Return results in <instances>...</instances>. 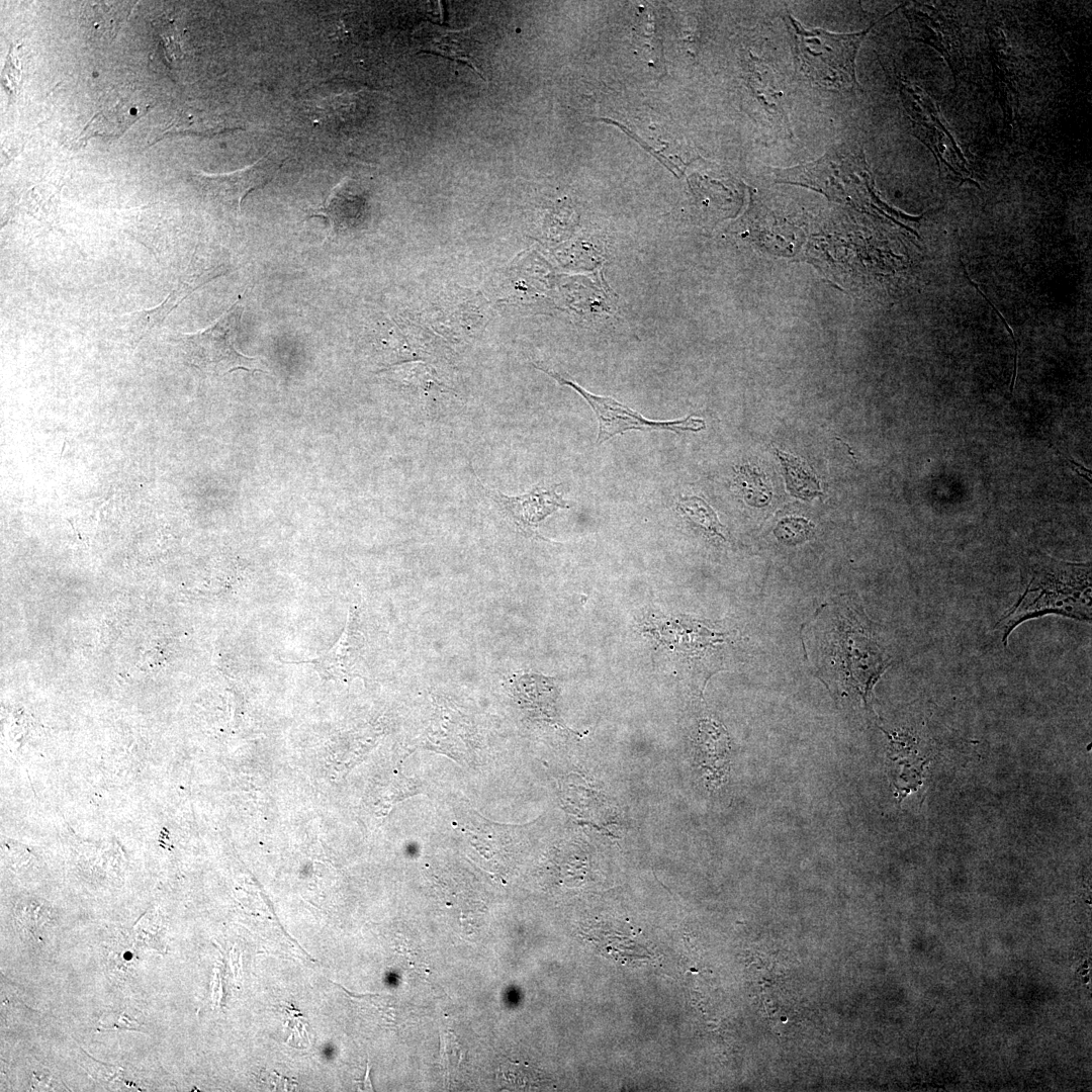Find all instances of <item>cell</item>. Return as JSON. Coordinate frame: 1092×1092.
Masks as SVG:
<instances>
[{
	"label": "cell",
	"instance_id": "obj_1",
	"mask_svg": "<svg viewBox=\"0 0 1092 1092\" xmlns=\"http://www.w3.org/2000/svg\"><path fill=\"white\" fill-rule=\"evenodd\" d=\"M1022 573L1023 589L994 627L1005 646L1015 628L1035 618L1059 615L1091 622L1090 563L1068 562L1038 552L1028 558Z\"/></svg>",
	"mask_w": 1092,
	"mask_h": 1092
},
{
	"label": "cell",
	"instance_id": "obj_2",
	"mask_svg": "<svg viewBox=\"0 0 1092 1092\" xmlns=\"http://www.w3.org/2000/svg\"><path fill=\"white\" fill-rule=\"evenodd\" d=\"M795 55L802 74L813 84L830 90L857 85L855 56L872 26L855 33H832L807 29L789 15Z\"/></svg>",
	"mask_w": 1092,
	"mask_h": 1092
},
{
	"label": "cell",
	"instance_id": "obj_3",
	"mask_svg": "<svg viewBox=\"0 0 1092 1092\" xmlns=\"http://www.w3.org/2000/svg\"><path fill=\"white\" fill-rule=\"evenodd\" d=\"M243 312L244 305L239 299L207 329L183 334L179 345L190 364L212 374L237 369L265 372L258 358L245 356L236 348Z\"/></svg>",
	"mask_w": 1092,
	"mask_h": 1092
},
{
	"label": "cell",
	"instance_id": "obj_4",
	"mask_svg": "<svg viewBox=\"0 0 1092 1092\" xmlns=\"http://www.w3.org/2000/svg\"><path fill=\"white\" fill-rule=\"evenodd\" d=\"M534 366L554 378L560 385H567L576 390L592 406L599 423L596 444L600 445L612 437L622 435L630 430L670 431L679 434L681 432H699L706 427L704 420L693 416L668 422L650 421L616 399L593 394L557 372L535 364Z\"/></svg>",
	"mask_w": 1092,
	"mask_h": 1092
},
{
	"label": "cell",
	"instance_id": "obj_5",
	"mask_svg": "<svg viewBox=\"0 0 1092 1092\" xmlns=\"http://www.w3.org/2000/svg\"><path fill=\"white\" fill-rule=\"evenodd\" d=\"M282 164L270 153L243 169L219 175L200 174L196 180L208 198L240 214L245 197L274 179Z\"/></svg>",
	"mask_w": 1092,
	"mask_h": 1092
},
{
	"label": "cell",
	"instance_id": "obj_6",
	"mask_svg": "<svg viewBox=\"0 0 1092 1092\" xmlns=\"http://www.w3.org/2000/svg\"><path fill=\"white\" fill-rule=\"evenodd\" d=\"M479 483L486 494L510 516L518 528L532 536L537 534L535 528L546 517L559 509L570 507L556 491L558 485L551 487L536 485L525 494L508 496L484 486L480 480Z\"/></svg>",
	"mask_w": 1092,
	"mask_h": 1092
},
{
	"label": "cell",
	"instance_id": "obj_7",
	"mask_svg": "<svg viewBox=\"0 0 1092 1092\" xmlns=\"http://www.w3.org/2000/svg\"><path fill=\"white\" fill-rule=\"evenodd\" d=\"M362 651L363 637L358 630L357 613L351 608L344 631L330 650L312 660L289 663L311 664L323 677L347 679L360 675Z\"/></svg>",
	"mask_w": 1092,
	"mask_h": 1092
},
{
	"label": "cell",
	"instance_id": "obj_8",
	"mask_svg": "<svg viewBox=\"0 0 1092 1092\" xmlns=\"http://www.w3.org/2000/svg\"><path fill=\"white\" fill-rule=\"evenodd\" d=\"M414 38L421 51L464 62L484 78L472 57L473 44L469 29L454 30L424 22L414 32Z\"/></svg>",
	"mask_w": 1092,
	"mask_h": 1092
},
{
	"label": "cell",
	"instance_id": "obj_9",
	"mask_svg": "<svg viewBox=\"0 0 1092 1092\" xmlns=\"http://www.w3.org/2000/svg\"><path fill=\"white\" fill-rule=\"evenodd\" d=\"M224 271L225 270L222 267H218L193 272L187 275L184 280L178 282L177 286L169 293L168 297L161 305L140 312L135 317L129 320L127 327L128 331H133L139 335H143L152 328L159 326L189 294L212 279L221 276Z\"/></svg>",
	"mask_w": 1092,
	"mask_h": 1092
},
{
	"label": "cell",
	"instance_id": "obj_10",
	"mask_svg": "<svg viewBox=\"0 0 1092 1092\" xmlns=\"http://www.w3.org/2000/svg\"><path fill=\"white\" fill-rule=\"evenodd\" d=\"M699 762L712 783H720L728 768L729 737L726 730L711 720H702L698 733Z\"/></svg>",
	"mask_w": 1092,
	"mask_h": 1092
},
{
	"label": "cell",
	"instance_id": "obj_11",
	"mask_svg": "<svg viewBox=\"0 0 1092 1092\" xmlns=\"http://www.w3.org/2000/svg\"><path fill=\"white\" fill-rule=\"evenodd\" d=\"M131 7V2L85 3L81 12L83 26L95 38L108 40L115 36Z\"/></svg>",
	"mask_w": 1092,
	"mask_h": 1092
},
{
	"label": "cell",
	"instance_id": "obj_12",
	"mask_svg": "<svg viewBox=\"0 0 1092 1092\" xmlns=\"http://www.w3.org/2000/svg\"><path fill=\"white\" fill-rule=\"evenodd\" d=\"M341 188L340 183L332 190L321 207L311 209L308 213V217L327 218L334 233L353 226L363 210V200L344 192Z\"/></svg>",
	"mask_w": 1092,
	"mask_h": 1092
},
{
	"label": "cell",
	"instance_id": "obj_13",
	"mask_svg": "<svg viewBox=\"0 0 1092 1092\" xmlns=\"http://www.w3.org/2000/svg\"><path fill=\"white\" fill-rule=\"evenodd\" d=\"M517 693L524 707L545 720H556L555 689L550 678L526 674L517 682Z\"/></svg>",
	"mask_w": 1092,
	"mask_h": 1092
},
{
	"label": "cell",
	"instance_id": "obj_14",
	"mask_svg": "<svg viewBox=\"0 0 1092 1092\" xmlns=\"http://www.w3.org/2000/svg\"><path fill=\"white\" fill-rule=\"evenodd\" d=\"M786 473V483L790 492L801 498L809 499L821 494L819 479L804 461L777 450Z\"/></svg>",
	"mask_w": 1092,
	"mask_h": 1092
},
{
	"label": "cell",
	"instance_id": "obj_15",
	"mask_svg": "<svg viewBox=\"0 0 1092 1092\" xmlns=\"http://www.w3.org/2000/svg\"><path fill=\"white\" fill-rule=\"evenodd\" d=\"M676 508L697 526L711 535L725 539L724 527L720 524L713 509L698 496L681 497Z\"/></svg>",
	"mask_w": 1092,
	"mask_h": 1092
},
{
	"label": "cell",
	"instance_id": "obj_16",
	"mask_svg": "<svg viewBox=\"0 0 1092 1092\" xmlns=\"http://www.w3.org/2000/svg\"><path fill=\"white\" fill-rule=\"evenodd\" d=\"M813 524L803 518H786L775 529L776 537L788 545L802 543L812 537Z\"/></svg>",
	"mask_w": 1092,
	"mask_h": 1092
},
{
	"label": "cell",
	"instance_id": "obj_17",
	"mask_svg": "<svg viewBox=\"0 0 1092 1092\" xmlns=\"http://www.w3.org/2000/svg\"><path fill=\"white\" fill-rule=\"evenodd\" d=\"M101 1029H126V1030H140L141 1023L129 1014L123 1013H109L100 1020Z\"/></svg>",
	"mask_w": 1092,
	"mask_h": 1092
},
{
	"label": "cell",
	"instance_id": "obj_18",
	"mask_svg": "<svg viewBox=\"0 0 1092 1092\" xmlns=\"http://www.w3.org/2000/svg\"><path fill=\"white\" fill-rule=\"evenodd\" d=\"M159 34L163 41L164 50L170 60H176L181 58V50L175 30V26L170 23L166 25L165 29L159 31Z\"/></svg>",
	"mask_w": 1092,
	"mask_h": 1092
},
{
	"label": "cell",
	"instance_id": "obj_19",
	"mask_svg": "<svg viewBox=\"0 0 1092 1092\" xmlns=\"http://www.w3.org/2000/svg\"><path fill=\"white\" fill-rule=\"evenodd\" d=\"M961 263H962V266H963V268H964V272H965V276H966V278H967V279L969 280V282H970V283H971V284H972V285H973V286H974V287H975V288L977 289V291H978V292H979V293H980V294H981V295H982V296H983V297H984V298L986 299V301H987V302H988V303L990 304V306H991V307H992V308H993V309H994V310L996 311L997 315H998V316H999V317L1001 318V321H1002V322H1003V324L1005 325V327H1006L1007 331L1009 332V334L1011 335V338H1012V340H1013V343H1014V351H1015V357H1014V370H1013V376H1012V383H1011V386H1010V393L1012 394V392H1013V388H1014V384H1015V378H1016V371H1017V344H1016V339H1015V335H1014V333H1013L1012 329H1011V328L1009 327V325L1007 324V321H1006V320H1005V318L1003 317V315L1001 314V312H1000V311H999V310H998V309H997V308H996V307L994 306L993 302H992V301H991V300H990V299H989V298H988V297L986 296V294H985V293H983V291H982V290H981V289L979 288V286H978V285H977V284H976V283H975L974 281H972V279H971V278L969 277V275H968V273H967V269H966V267H965L964 263H963V262H961Z\"/></svg>",
	"mask_w": 1092,
	"mask_h": 1092
},
{
	"label": "cell",
	"instance_id": "obj_20",
	"mask_svg": "<svg viewBox=\"0 0 1092 1092\" xmlns=\"http://www.w3.org/2000/svg\"><path fill=\"white\" fill-rule=\"evenodd\" d=\"M324 1053H325L326 1057H331L332 1056V1049L331 1048H326L324 1050Z\"/></svg>",
	"mask_w": 1092,
	"mask_h": 1092
}]
</instances>
